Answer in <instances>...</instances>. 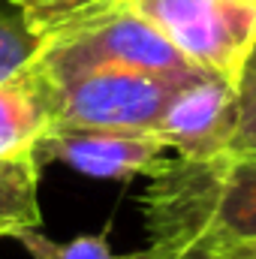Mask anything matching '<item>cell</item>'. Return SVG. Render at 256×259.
<instances>
[{
    "mask_svg": "<svg viewBox=\"0 0 256 259\" xmlns=\"http://www.w3.org/2000/svg\"><path fill=\"white\" fill-rule=\"evenodd\" d=\"M148 259L256 241V154H172L142 193Z\"/></svg>",
    "mask_w": 256,
    "mask_h": 259,
    "instance_id": "cell-1",
    "label": "cell"
},
{
    "mask_svg": "<svg viewBox=\"0 0 256 259\" xmlns=\"http://www.w3.org/2000/svg\"><path fill=\"white\" fill-rule=\"evenodd\" d=\"M30 66L52 84L97 66H127L175 81L211 75L193 66L127 0L100 3L49 30L39 39V52Z\"/></svg>",
    "mask_w": 256,
    "mask_h": 259,
    "instance_id": "cell-2",
    "label": "cell"
},
{
    "mask_svg": "<svg viewBox=\"0 0 256 259\" xmlns=\"http://www.w3.org/2000/svg\"><path fill=\"white\" fill-rule=\"evenodd\" d=\"M193 66L238 84L256 49V0H127Z\"/></svg>",
    "mask_w": 256,
    "mask_h": 259,
    "instance_id": "cell-3",
    "label": "cell"
},
{
    "mask_svg": "<svg viewBox=\"0 0 256 259\" xmlns=\"http://www.w3.org/2000/svg\"><path fill=\"white\" fill-rule=\"evenodd\" d=\"M181 84L187 81L127 66H97L52 84V97L58 124L157 130L169 100Z\"/></svg>",
    "mask_w": 256,
    "mask_h": 259,
    "instance_id": "cell-4",
    "label": "cell"
},
{
    "mask_svg": "<svg viewBox=\"0 0 256 259\" xmlns=\"http://www.w3.org/2000/svg\"><path fill=\"white\" fill-rule=\"evenodd\" d=\"M172 148L157 130L118 127H75L55 124L36 148V163H64L91 178H151Z\"/></svg>",
    "mask_w": 256,
    "mask_h": 259,
    "instance_id": "cell-5",
    "label": "cell"
},
{
    "mask_svg": "<svg viewBox=\"0 0 256 259\" xmlns=\"http://www.w3.org/2000/svg\"><path fill=\"white\" fill-rule=\"evenodd\" d=\"M157 133L178 157H211L229 151L235 133V84L220 75L187 81L169 100Z\"/></svg>",
    "mask_w": 256,
    "mask_h": 259,
    "instance_id": "cell-6",
    "label": "cell"
},
{
    "mask_svg": "<svg viewBox=\"0 0 256 259\" xmlns=\"http://www.w3.org/2000/svg\"><path fill=\"white\" fill-rule=\"evenodd\" d=\"M55 124L52 84L30 64L0 81V160L36 157L39 142Z\"/></svg>",
    "mask_w": 256,
    "mask_h": 259,
    "instance_id": "cell-7",
    "label": "cell"
},
{
    "mask_svg": "<svg viewBox=\"0 0 256 259\" xmlns=\"http://www.w3.org/2000/svg\"><path fill=\"white\" fill-rule=\"evenodd\" d=\"M39 163L36 157L0 160V238L39 229Z\"/></svg>",
    "mask_w": 256,
    "mask_h": 259,
    "instance_id": "cell-8",
    "label": "cell"
},
{
    "mask_svg": "<svg viewBox=\"0 0 256 259\" xmlns=\"http://www.w3.org/2000/svg\"><path fill=\"white\" fill-rule=\"evenodd\" d=\"M15 241L33 259H148L145 250L142 253H130V256L112 253V247H109L103 232H97V235H75L69 241H55V238H46L39 229H27V232H18Z\"/></svg>",
    "mask_w": 256,
    "mask_h": 259,
    "instance_id": "cell-9",
    "label": "cell"
},
{
    "mask_svg": "<svg viewBox=\"0 0 256 259\" xmlns=\"http://www.w3.org/2000/svg\"><path fill=\"white\" fill-rule=\"evenodd\" d=\"M39 52V36L18 12L0 9V81L21 72Z\"/></svg>",
    "mask_w": 256,
    "mask_h": 259,
    "instance_id": "cell-10",
    "label": "cell"
},
{
    "mask_svg": "<svg viewBox=\"0 0 256 259\" xmlns=\"http://www.w3.org/2000/svg\"><path fill=\"white\" fill-rule=\"evenodd\" d=\"M229 151L256 154V49L250 52L235 84V133Z\"/></svg>",
    "mask_w": 256,
    "mask_h": 259,
    "instance_id": "cell-11",
    "label": "cell"
},
{
    "mask_svg": "<svg viewBox=\"0 0 256 259\" xmlns=\"http://www.w3.org/2000/svg\"><path fill=\"white\" fill-rule=\"evenodd\" d=\"M9 3L27 21V27L42 39L58 24H64V21L100 6V3H109V0H9Z\"/></svg>",
    "mask_w": 256,
    "mask_h": 259,
    "instance_id": "cell-12",
    "label": "cell"
},
{
    "mask_svg": "<svg viewBox=\"0 0 256 259\" xmlns=\"http://www.w3.org/2000/svg\"><path fill=\"white\" fill-rule=\"evenodd\" d=\"M184 259H256V241H241V244H226V247H205Z\"/></svg>",
    "mask_w": 256,
    "mask_h": 259,
    "instance_id": "cell-13",
    "label": "cell"
}]
</instances>
